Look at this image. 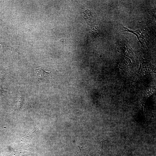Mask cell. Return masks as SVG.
Instances as JSON below:
<instances>
[{
	"instance_id": "6da1fadb",
	"label": "cell",
	"mask_w": 156,
	"mask_h": 156,
	"mask_svg": "<svg viewBox=\"0 0 156 156\" xmlns=\"http://www.w3.org/2000/svg\"><path fill=\"white\" fill-rule=\"evenodd\" d=\"M122 32L127 31L133 33L137 37L139 42L143 45L147 44L149 41V36L146 30L142 28L135 30H130L122 25Z\"/></svg>"
},
{
	"instance_id": "7a4b0ae2",
	"label": "cell",
	"mask_w": 156,
	"mask_h": 156,
	"mask_svg": "<svg viewBox=\"0 0 156 156\" xmlns=\"http://www.w3.org/2000/svg\"><path fill=\"white\" fill-rule=\"evenodd\" d=\"M33 72L36 77L39 80H45L50 74V72L45 71L43 68H34Z\"/></svg>"
},
{
	"instance_id": "3957f363",
	"label": "cell",
	"mask_w": 156,
	"mask_h": 156,
	"mask_svg": "<svg viewBox=\"0 0 156 156\" xmlns=\"http://www.w3.org/2000/svg\"><path fill=\"white\" fill-rule=\"evenodd\" d=\"M8 73V72L3 69H0V79L3 81L5 76Z\"/></svg>"
}]
</instances>
